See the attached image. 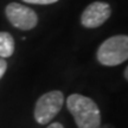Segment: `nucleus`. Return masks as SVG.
I'll return each instance as SVG.
<instances>
[{"mask_svg": "<svg viewBox=\"0 0 128 128\" xmlns=\"http://www.w3.org/2000/svg\"><path fill=\"white\" fill-rule=\"evenodd\" d=\"M66 107L78 128H100L101 113L95 102L81 94H72L66 100Z\"/></svg>", "mask_w": 128, "mask_h": 128, "instance_id": "f257e3e1", "label": "nucleus"}, {"mask_svg": "<svg viewBox=\"0 0 128 128\" xmlns=\"http://www.w3.org/2000/svg\"><path fill=\"white\" fill-rule=\"evenodd\" d=\"M97 60L106 66H115L128 60V36L118 34L106 39L96 54Z\"/></svg>", "mask_w": 128, "mask_h": 128, "instance_id": "f03ea898", "label": "nucleus"}, {"mask_svg": "<svg viewBox=\"0 0 128 128\" xmlns=\"http://www.w3.org/2000/svg\"><path fill=\"white\" fill-rule=\"evenodd\" d=\"M64 95L60 90H52L42 95L34 106V119L39 124H49L62 109Z\"/></svg>", "mask_w": 128, "mask_h": 128, "instance_id": "7ed1b4c3", "label": "nucleus"}, {"mask_svg": "<svg viewBox=\"0 0 128 128\" xmlns=\"http://www.w3.org/2000/svg\"><path fill=\"white\" fill-rule=\"evenodd\" d=\"M5 13L8 22L14 28L23 31L32 30L33 28H36L38 23V17L36 12L28 6L18 2H11L7 5Z\"/></svg>", "mask_w": 128, "mask_h": 128, "instance_id": "20e7f679", "label": "nucleus"}, {"mask_svg": "<svg viewBox=\"0 0 128 128\" xmlns=\"http://www.w3.org/2000/svg\"><path fill=\"white\" fill-rule=\"evenodd\" d=\"M112 14L109 4L95 1L88 5L81 16V24L87 28H95L104 24Z\"/></svg>", "mask_w": 128, "mask_h": 128, "instance_id": "39448f33", "label": "nucleus"}, {"mask_svg": "<svg viewBox=\"0 0 128 128\" xmlns=\"http://www.w3.org/2000/svg\"><path fill=\"white\" fill-rule=\"evenodd\" d=\"M14 52V39L8 32H0V58L11 57Z\"/></svg>", "mask_w": 128, "mask_h": 128, "instance_id": "423d86ee", "label": "nucleus"}, {"mask_svg": "<svg viewBox=\"0 0 128 128\" xmlns=\"http://www.w3.org/2000/svg\"><path fill=\"white\" fill-rule=\"evenodd\" d=\"M24 2L28 4H34V5H50L54 2H57L58 0H23Z\"/></svg>", "mask_w": 128, "mask_h": 128, "instance_id": "0eeeda50", "label": "nucleus"}, {"mask_svg": "<svg viewBox=\"0 0 128 128\" xmlns=\"http://www.w3.org/2000/svg\"><path fill=\"white\" fill-rule=\"evenodd\" d=\"M6 69H7V63L5 58H0V80L2 78V76L6 72Z\"/></svg>", "mask_w": 128, "mask_h": 128, "instance_id": "6e6552de", "label": "nucleus"}, {"mask_svg": "<svg viewBox=\"0 0 128 128\" xmlns=\"http://www.w3.org/2000/svg\"><path fill=\"white\" fill-rule=\"evenodd\" d=\"M48 128H64V126L60 122H52Z\"/></svg>", "mask_w": 128, "mask_h": 128, "instance_id": "1a4fd4ad", "label": "nucleus"}, {"mask_svg": "<svg viewBox=\"0 0 128 128\" xmlns=\"http://www.w3.org/2000/svg\"><path fill=\"white\" fill-rule=\"evenodd\" d=\"M124 78L128 81V66L126 68V70H124Z\"/></svg>", "mask_w": 128, "mask_h": 128, "instance_id": "9d476101", "label": "nucleus"}, {"mask_svg": "<svg viewBox=\"0 0 128 128\" xmlns=\"http://www.w3.org/2000/svg\"><path fill=\"white\" fill-rule=\"evenodd\" d=\"M100 128H114L113 126H110V124H104V126H101Z\"/></svg>", "mask_w": 128, "mask_h": 128, "instance_id": "9b49d317", "label": "nucleus"}]
</instances>
